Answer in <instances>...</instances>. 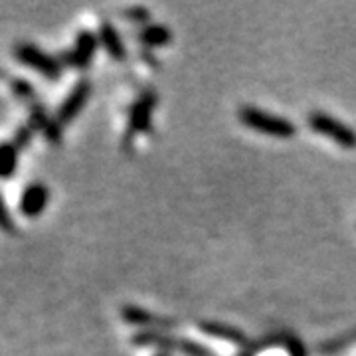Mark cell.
Segmentation results:
<instances>
[{"mask_svg": "<svg viewBox=\"0 0 356 356\" xmlns=\"http://www.w3.org/2000/svg\"><path fill=\"white\" fill-rule=\"evenodd\" d=\"M238 117H240V121L245 127L254 129V131L264 133V135H269V137L289 139L297 133L295 123H291L289 119L280 117V115L267 113V111L259 109V107H254V105H242L240 111H238Z\"/></svg>", "mask_w": 356, "mask_h": 356, "instance_id": "obj_1", "label": "cell"}, {"mask_svg": "<svg viewBox=\"0 0 356 356\" xmlns=\"http://www.w3.org/2000/svg\"><path fill=\"white\" fill-rule=\"evenodd\" d=\"M309 127L318 135H325L332 139L339 147L343 149H356V131L350 129L346 123L334 119L332 115L323 113V111H313L307 117Z\"/></svg>", "mask_w": 356, "mask_h": 356, "instance_id": "obj_2", "label": "cell"}, {"mask_svg": "<svg viewBox=\"0 0 356 356\" xmlns=\"http://www.w3.org/2000/svg\"><path fill=\"white\" fill-rule=\"evenodd\" d=\"M14 54H16V58L22 64L32 67V70H36L38 74L46 76L48 79H58V77L62 76L60 62L56 58H51L50 54H46V51L36 48L34 44H18Z\"/></svg>", "mask_w": 356, "mask_h": 356, "instance_id": "obj_3", "label": "cell"}, {"mask_svg": "<svg viewBox=\"0 0 356 356\" xmlns=\"http://www.w3.org/2000/svg\"><path fill=\"white\" fill-rule=\"evenodd\" d=\"M137 344H156L161 348H172V350H182L188 356H212L208 350H204L202 346L191 343V341H180L172 339L165 332H143L139 337L133 339Z\"/></svg>", "mask_w": 356, "mask_h": 356, "instance_id": "obj_4", "label": "cell"}, {"mask_svg": "<svg viewBox=\"0 0 356 356\" xmlns=\"http://www.w3.org/2000/svg\"><path fill=\"white\" fill-rule=\"evenodd\" d=\"M154 103H156V95L154 93H145L143 97H139L133 109H131V115H129V133L127 140L137 135V133H143V131H149L151 127V119H153V109Z\"/></svg>", "mask_w": 356, "mask_h": 356, "instance_id": "obj_5", "label": "cell"}, {"mask_svg": "<svg viewBox=\"0 0 356 356\" xmlns=\"http://www.w3.org/2000/svg\"><path fill=\"white\" fill-rule=\"evenodd\" d=\"M89 93H91V83L89 81H79L62 103V107L58 111V123L56 125H65V123L74 121L79 115V111L83 109V105L88 103Z\"/></svg>", "mask_w": 356, "mask_h": 356, "instance_id": "obj_6", "label": "cell"}, {"mask_svg": "<svg viewBox=\"0 0 356 356\" xmlns=\"http://www.w3.org/2000/svg\"><path fill=\"white\" fill-rule=\"evenodd\" d=\"M97 36L89 30H83L76 40V48L65 54V62L70 65H76V67H88L91 58L95 56L97 50Z\"/></svg>", "mask_w": 356, "mask_h": 356, "instance_id": "obj_7", "label": "cell"}, {"mask_svg": "<svg viewBox=\"0 0 356 356\" xmlns=\"http://www.w3.org/2000/svg\"><path fill=\"white\" fill-rule=\"evenodd\" d=\"M50 200V192L44 184H30L20 198V212L28 218L40 216Z\"/></svg>", "mask_w": 356, "mask_h": 356, "instance_id": "obj_8", "label": "cell"}, {"mask_svg": "<svg viewBox=\"0 0 356 356\" xmlns=\"http://www.w3.org/2000/svg\"><path fill=\"white\" fill-rule=\"evenodd\" d=\"M99 40H102L103 48L107 54L115 58V60H125L127 51H125V44L119 36V32L115 30L111 22H102V30H99Z\"/></svg>", "mask_w": 356, "mask_h": 356, "instance_id": "obj_9", "label": "cell"}, {"mask_svg": "<svg viewBox=\"0 0 356 356\" xmlns=\"http://www.w3.org/2000/svg\"><path fill=\"white\" fill-rule=\"evenodd\" d=\"M123 317H125L127 323H133V325H154V327L175 325V321H170V318L156 317L153 313H149V311H145V309H140V307L133 305L123 307Z\"/></svg>", "mask_w": 356, "mask_h": 356, "instance_id": "obj_10", "label": "cell"}, {"mask_svg": "<svg viewBox=\"0 0 356 356\" xmlns=\"http://www.w3.org/2000/svg\"><path fill=\"white\" fill-rule=\"evenodd\" d=\"M140 44H145L147 48H156V46H165L172 40V32L170 28H166L163 24L147 26L143 32H139Z\"/></svg>", "mask_w": 356, "mask_h": 356, "instance_id": "obj_11", "label": "cell"}, {"mask_svg": "<svg viewBox=\"0 0 356 356\" xmlns=\"http://www.w3.org/2000/svg\"><path fill=\"white\" fill-rule=\"evenodd\" d=\"M18 165V147L13 143H0V178H10Z\"/></svg>", "mask_w": 356, "mask_h": 356, "instance_id": "obj_12", "label": "cell"}, {"mask_svg": "<svg viewBox=\"0 0 356 356\" xmlns=\"http://www.w3.org/2000/svg\"><path fill=\"white\" fill-rule=\"evenodd\" d=\"M202 329L208 334L216 337V339H224V341H232V343H240L245 344V337L242 332L236 331V329H229L226 325L222 323H202Z\"/></svg>", "mask_w": 356, "mask_h": 356, "instance_id": "obj_13", "label": "cell"}, {"mask_svg": "<svg viewBox=\"0 0 356 356\" xmlns=\"http://www.w3.org/2000/svg\"><path fill=\"white\" fill-rule=\"evenodd\" d=\"M0 229H4V232H13L14 229L13 218L8 214V210H6V206L2 202V198H0Z\"/></svg>", "mask_w": 356, "mask_h": 356, "instance_id": "obj_14", "label": "cell"}, {"mask_svg": "<svg viewBox=\"0 0 356 356\" xmlns=\"http://www.w3.org/2000/svg\"><path fill=\"white\" fill-rule=\"evenodd\" d=\"M127 14H131V16H129L131 20H137V22H143V20L149 18V13H147L145 8H131Z\"/></svg>", "mask_w": 356, "mask_h": 356, "instance_id": "obj_15", "label": "cell"}, {"mask_svg": "<svg viewBox=\"0 0 356 356\" xmlns=\"http://www.w3.org/2000/svg\"><path fill=\"white\" fill-rule=\"evenodd\" d=\"M156 356H168V355H156Z\"/></svg>", "mask_w": 356, "mask_h": 356, "instance_id": "obj_16", "label": "cell"}]
</instances>
